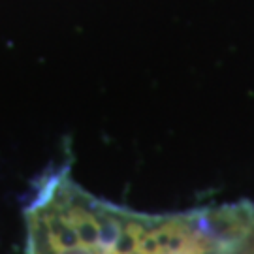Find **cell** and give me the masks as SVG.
<instances>
[{"label":"cell","mask_w":254,"mask_h":254,"mask_svg":"<svg viewBox=\"0 0 254 254\" xmlns=\"http://www.w3.org/2000/svg\"><path fill=\"white\" fill-rule=\"evenodd\" d=\"M27 254H205L190 211L149 215L96 198L68 166L44 175L25 207Z\"/></svg>","instance_id":"obj_1"}]
</instances>
